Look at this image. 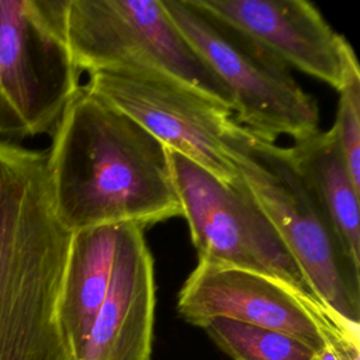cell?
Here are the masks:
<instances>
[{
  "label": "cell",
  "mask_w": 360,
  "mask_h": 360,
  "mask_svg": "<svg viewBox=\"0 0 360 360\" xmlns=\"http://www.w3.org/2000/svg\"><path fill=\"white\" fill-rule=\"evenodd\" d=\"M46 153L56 215L72 233L181 217L167 148L83 86Z\"/></svg>",
  "instance_id": "1"
},
{
  "label": "cell",
  "mask_w": 360,
  "mask_h": 360,
  "mask_svg": "<svg viewBox=\"0 0 360 360\" xmlns=\"http://www.w3.org/2000/svg\"><path fill=\"white\" fill-rule=\"evenodd\" d=\"M46 150L0 141V360H75L59 321L69 232Z\"/></svg>",
  "instance_id": "2"
},
{
  "label": "cell",
  "mask_w": 360,
  "mask_h": 360,
  "mask_svg": "<svg viewBox=\"0 0 360 360\" xmlns=\"http://www.w3.org/2000/svg\"><path fill=\"white\" fill-rule=\"evenodd\" d=\"M226 149L240 177L305 276L330 322L360 339V267L297 170L288 148L232 122Z\"/></svg>",
  "instance_id": "3"
},
{
  "label": "cell",
  "mask_w": 360,
  "mask_h": 360,
  "mask_svg": "<svg viewBox=\"0 0 360 360\" xmlns=\"http://www.w3.org/2000/svg\"><path fill=\"white\" fill-rule=\"evenodd\" d=\"M65 34L80 73L160 76L233 110L231 91L187 42L162 0H66Z\"/></svg>",
  "instance_id": "4"
},
{
  "label": "cell",
  "mask_w": 360,
  "mask_h": 360,
  "mask_svg": "<svg viewBox=\"0 0 360 360\" xmlns=\"http://www.w3.org/2000/svg\"><path fill=\"white\" fill-rule=\"evenodd\" d=\"M66 0H0V141L52 135L79 89Z\"/></svg>",
  "instance_id": "5"
},
{
  "label": "cell",
  "mask_w": 360,
  "mask_h": 360,
  "mask_svg": "<svg viewBox=\"0 0 360 360\" xmlns=\"http://www.w3.org/2000/svg\"><path fill=\"white\" fill-rule=\"evenodd\" d=\"M162 1L187 42L231 91L238 125L270 142L281 135L298 141L319 131L318 103L287 65L190 0Z\"/></svg>",
  "instance_id": "6"
},
{
  "label": "cell",
  "mask_w": 360,
  "mask_h": 360,
  "mask_svg": "<svg viewBox=\"0 0 360 360\" xmlns=\"http://www.w3.org/2000/svg\"><path fill=\"white\" fill-rule=\"evenodd\" d=\"M167 152L198 262L270 277L325 312L240 174L225 183L183 155Z\"/></svg>",
  "instance_id": "7"
},
{
  "label": "cell",
  "mask_w": 360,
  "mask_h": 360,
  "mask_svg": "<svg viewBox=\"0 0 360 360\" xmlns=\"http://www.w3.org/2000/svg\"><path fill=\"white\" fill-rule=\"evenodd\" d=\"M83 87L217 179H239L225 142L232 111L219 101L179 82L131 72L91 73Z\"/></svg>",
  "instance_id": "8"
},
{
  "label": "cell",
  "mask_w": 360,
  "mask_h": 360,
  "mask_svg": "<svg viewBox=\"0 0 360 360\" xmlns=\"http://www.w3.org/2000/svg\"><path fill=\"white\" fill-rule=\"evenodd\" d=\"M177 312L198 328L212 319H232L287 333L314 349L350 338L287 285L257 273L200 262L179 291Z\"/></svg>",
  "instance_id": "9"
},
{
  "label": "cell",
  "mask_w": 360,
  "mask_h": 360,
  "mask_svg": "<svg viewBox=\"0 0 360 360\" xmlns=\"http://www.w3.org/2000/svg\"><path fill=\"white\" fill-rule=\"evenodd\" d=\"M194 7L233 28L294 68L339 90L359 66L346 41L305 0H190Z\"/></svg>",
  "instance_id": "10"
},
{
  "label": "cell",
  "mask_w": 360,
  "mask_h": 360,
  "mask_svg": "<svg viewBox=\"0 0 360 360\" xmlns=\"http://www.w3.org/2000/svg\"><path fill=\"white\" fill-rule=\"evenodd\" d=\"M156 285L145 228L121 224L107 295L80 360H152Z\"/></svg>",
  "instance_id": "11"
},
{
  "label": "cell",
  "mask_w": 360,
  "mask_h": 360,
  "mask_svg": "<svg viewBox=\"0 0 360 360\" xmlns=\"http://www.w3.org/2000/svg\"><path fill=\"white\" fill-rule=\"evenodd\" d=\"M118 225L87 228L72 233L59 321L75 360H80L90 329L107 295Z\"/></svg>",
  "instance_id": "12"
},
{
  "label": "cell",
  "mask_w": 360,
  "mask_h": 360,
  "mask_svg": "<svg viewBox=\"0 0 360 360\" xmlns=\"http://www.w3.org/2000/svg\"><path fill=\"white\" fill-rule=\"evenodd\" d=\"M288 152L345 252L360 267V190L349 176L332 128L294 141Z\"/></svg>",
  "instance_id": "13"
},
{
  "label": "cell",
  "mask_w": 360,
  "mask_h": 360,
  "mask_svg": "<svg viewBox=\"0 0 360 360\" xmlns=\"http://www.w3.org/2000/svg\"><path fill=\"white\" fill-rule=\"evenodd\" d=\"M202 329L232 360H311L316 350L287 333L232 319H212Z\"/></svg>",
  "instance_id": "14"
},
{
  "label": "cell",
  "mask_w": 360,
  "mask_h": 360,
  "mask_svg": "<svg viewBox=\"0 0 360 360\" xmlns=\"http://www.w3.org/2000/svg\"><path fill=\"white\" fill-rule=\"evenodd\" d=\"M339 91V104L332 131L349 176L360 190V70L354 66Z\"/></svg>",
  "instance_id": "15"
},
{
  "label": "cell",
  "mask_w": 360,
  "mask_h": 360,
  "mask_svg": "<svg viewBox=\"0 0 360 360\" xmlns=\"http://www.w3.org/2000/svg\"><path fill=\"white\" fill-rule=\"evenodd\" d=\"M335 342V340H333ZM333 342H328L323 346H321L319 349H316L312 354L311 360H340L333 349Z\"/></svg>",
  "instance_id": "16"
}]
</instances>
